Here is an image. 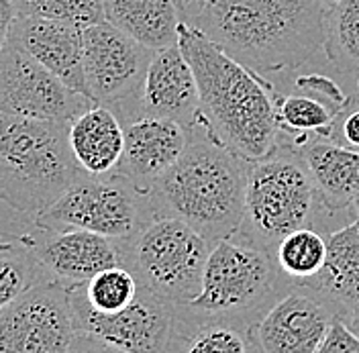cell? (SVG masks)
<instances>
[{
  "label": "cell",
  "instance_id": "e0dca14e",
  "mask_svg": "<svg viewBox=\"0 0 359 353\" xmlns=\"http://www.w3.org/2000/svg\"><path fill=\"white\" fill-rule=\"evenodd\" d=\"M11 41L69 88L88 96L84 78V27L57 19L17 17L11 29Z\"/></svg>",
  "mask_w": 359,
  "mask_h": 353
},
{
  "label": "cell",
  "instance_id": "d6a6232c",
  "mask_svg": "<svg viewBox=\"0 0 359 353\" xmlns=\"http://www.w3.org/2000/svg\"><path fill=\"white\" fill-rule=\"evenodd\" d=\"M202 2H210V0H176L178 8H184V6H190V4H202Z\"/></svg>",
  "mask_w": 359,
  "mask_h": 353
},
{
  "label": "cell",
  "instance_id": "5b68a950",
  "mask_svg": "<svg viewBox=\"0 0 359 353\" xmlns=\"http://www.w3.org/2000/svg\"><path fill=\"white\" fill-rule=\"evenodd\" d=\"M323 206L298 149L280 135L276 149L249 164L245 213L235 235L273 255L288 233L309 227Z\"/></svg>",
  "mask_w": 359,
  "mask_h": 353
},
{
  "label": "cell",
  "instance_id": "83f0119b",
  "mask_svg": "<svg viewBox=\"0 0 359 353\" xmlns=\"http://www.w3.org/2000/svg\"><path fill=\"white\" fill-rule=\"evenodd\" d=\"M316 353H359V335L351 331L341 317H337Z\"/></svg>",
  "mask_w": 359,
  "mask_h": 353
},
{
  "label": "cell",
  "instance_id": "3957f363",
  "mask_svg": "<svg viewBox=\"0 0 359 353\" xmlns=\"http://www.w3.org/2000/svg\"><path fill=\"white\" fill-rule=\"evenodd\" d=\"M180 159L151 186L156 217H176L210 243L233 237L245 213L249 161L198 121Z\"/></svg>",
  "mask_w": 359,
  "mask_h": 353
},
{
  "label": "cell",
  "instance_id": "484cf974",
  "mask_svg": "<svg viewBox=\"0 0 359 353\" xmlns=\"http://www.w3.org/2000/svg\"><path fill=\"white\" fill-rule=\"evenodd\" d=\"M78 288L90 309L100 314H114L133 302L141 284L127 265H112Z\"/></svg>",
  "mask_w": 359,
  "mask_h": 353
},
{
  "label": "cell",
  "instance_id": "4dcf8cb0",
  "mask_svg": "<svg viewBox=\"0 0 359 353\" xmlns=\"http://www.w3.org/2000/svg\"><path fill=\"white\" fill-rule=\"evenodd\" d=\"M15 19H17V13L13 8V2L11 0H0V53H2L4 45L8 44V39H11V29H13Z\"/></svg>",
  "mask_w": 359,
  "mask_h": 353
},
{
  "label": "cell",
  "instance_id": "2e32d148",
  "mask_svg": "<svg viewBox=\"0 0 359 353\" xmlns=\"http://www.w3.org/2000/svg\"><path fill=\"white\" fill-rule=\"evenodd\" d=\"M123 125L125 154L114 172L133 180L143 190H151L184 154L190 133L174 121L147 114L129 116Z\"/></svg>",
  "mask_w": 359,
  "mask_h": 353
},
{
  "label": "cell",
  "instance_id": "f1b7e54d",
  "mask_svg": "<svg viewBox=\"0 0 359 353\" xmlns=\"http://www.w3.org/2000/svg\"><path fill=\"white\" fill-rule=\"evenodd\" d=\"M333 141L359 152V92L351 96L345 111L339 114L333 133Z\"/></svg>",
  "mask_w": 359,
  "mask_h": 353
},
{
  "label": "cell",
  "instance_id": "7402d4cb",
  "mask_svg": "<svg viewBox=\"0 0 359 353\" xmlns=\"http://www.w3.org/2000/svg\"><path fill=\"white\" fill-rule=\"evenodd\" d=\"M339 74H359V0H341L325 13V47Z\"/></svg>",
  "mask_w": 359,
  "mask_h": 353
},
{
  "label": "cell",
  "instance_id": "1f68e13d",
  "mask_svg": "<svg viewBox=\"0 0 359 353\" xmlns=\"http://www.w3.org/2000/svg\"><path fill=\"white\" fill-rule=\"evenodd\" d=\"M343 321L349 325V329L353 333H358L359 335V300L351 307V309L347 310V314L343 317Z\"/></svg>",
  "mask_w": 359,
  "mask_h": 353
},
{
  "label": "cell",
  "instance_id": "8fae6325",
  "mask_svg": "<svg viewBox=\"0 0 359 353\" xmlns=\"http://www.w3.org/2000/svg\"><path fill=\"white\" fill-rule=\"evenodd\" d=\"M76 337L69 288L43 280L0 310V353H67Z\"/></svg>",
  "mask_w": 359,
  "mask_h": 353
},
{
  "label": "cell",
  "instance_id": "9c48e42d",
  "mask_svg": "<svg viewBox=\"0 0 359 353\" xmlns=\"http://www.w3.org/2000/svg\"><path fill=\"white\" fill-rule=\"evenodd\" d=\"M154 49L111 22L84 27V78L90 100L127 119L135 112Z\"/></svg>",
  "mask_w": 359,
  "mask_h": 353
},
{
  "label": "cell",
  "instance_id": "7a4b0ae2",
  "mask_svg": "<svg viewBox=\"0 0 359 353\" xmlns=\"http://www.w3.org/2000/svg\"><path fill=\"white\" fill-rule=\"evenodd\" d=\"M178 45L198 82L202 123L249 164L271 154L280 141L273 82L233 60L184 21Z\"/></svg>",
  "mask_w": 359,
  "mask_h": 353
},
{
  "label": "cell",
  "instance_id": "603a6c76",
  "mask_svg": "<svg viewBox=\"0 0 359 353\" xmlns=\"http://www.w3.org/2000/svg\"><path fill=\"white\" fill-rule=\"evenodd\" d=\"M273 260L284 278H290L298 286H304L318 276L325 265L327 237L311 227L296 229L276 245Z\"/></svg>",
  "mask_w": 359,
  "mask_h": 353
},
{
  "label": "cell",
  "instance_id": "8992f818",
  "mask_svg": "<svg viewBox=\"0 0 359 353\" xmlns=\"http://www.w3.org/2000/svg\"><path fill=\"white\" fill-rule=\"evenodd\" d=\"M123 258L141 286L174 307H190L202 292L215 243L176 217H156L133 237L121 239Z\"/></svg>",
  "mask_w": 359,
  "mask_h": 353
},
{
  "label": "cell",
  "instance_id": "4fadbf2b",
  "mask_svg": "<svg viewBox=\"0 0 359 353\" xmlns=\"http://www.w3.org/2000/svg\"><path fill=\"white\" fill-rule=\"evenodd\" d=\"M21 237L41 264L47 278L67 288L80 286L98 272L125 262L121 239L90 231H55L33 225Z\"/></svg>",
  "mask_w": 359,
  "mask_h": 353
},
{
  "label": "cell",
  "instance_id": "ac0fdd59",
  "mask_svg": "<svg viewBox=\"0 0 359 353\" xmlns=\"http://www.w3.org/2000/svg\"><path fill=\"white\" fill-rule=\"evenodd\" d=\"M327 213L351 208L359 194V152L333 139H311L296 147Z\"/></svg>",
  "mask_w": 359,
  "mask_h": 353
},
{
  "label": "cell",
  "instance_id": "ba28073f",
  "mask_svg": "<svg viewBox=\"0 0 359 353\" xmlns=\"http://www.w3.org/2000/svg\"><path fill=\"white\" fill-rule=\"evenodd\" d=\"M280 276V267L266 249L235 237L217 241L204 267L201 296L190 309L241 321L273 298Z\"/></svg>",
  "mask_w": 359,
  "mask_h": 353
},
{
  "label": "cell",
  "instance_id": "e575fe53",
  "mask_svg": "<svg viewBox=\"0 0 359 353\" xmlns=\"http://www.w3.org/2000/svg\"><path fill=\"white\" fill-rule=\"evenodd\" d=\"M351 208H353V213H355V217L359 219V194L355 197V200H353V204H351Z\"/></svg>",
  "mask_w": 359,
  "mask_h": 353
},
{
  "label": "cell",
  "instance_id": "4316f807",
  "mask_svg": "<svg viewBox=\"0 0 359 353\" xmlns=\"http://www.w3.org/2000/svg\"><path fill=\"white\" fill-rule=\"evenodd\" d=\"M17 17L57 19L80 27L104 21L102 0H11Z\"/></svg>",
  "mask_w": 359,
  "mask_h": 353
},
{
  "label": "cell",
  "instance_id": "30bf717a",
  "mask_svg": "<svg viewBox=\"0 0 359 353\" xmlns=\"http://www.w3.org/2000/svg\"><path fill=\"white\" fill-rule=\"evenodd\" d=\"M76 333L92 335L127 353H165L170 349L178 307L139 288L133 302L121 312L100 314L88 307L78 286L69 288Z\"/></svg>",
  "mask_w": 359,
  "mask_h": 353
},
{
  "label": "cell",
  "instance_id": "d590c367",
  "mask_svg": "<svg viewBox=\"0 0 359 353\" xmlns=\"http://www.w3.org/2000/svg\"><path fill=\"white\" fill-rule=\"evenodd\" d=\"M358 92H359V76H358Z\"/></svg>",
  "mask_w": 359,
  "mask_h": 353
},
{
  "label": "cell",
  "instance_id": "9a60e30c",
  "mask_svg": "<svg viewBox=\"0 0 359 353\" xmlns=\"http://www.w3.org/2000/svg\"><path fill=\"white\" fill-rule=\"evenodd\" d=\"M135 114L168 119L182 125L188 131L198 125L201 121L198 82L180 45L165 47L154 53L131 116Z\"/></svg>",
  "mask_w": 359,
  "mask_h": 353
},
{
  "label": "cell",
  "instance_id": "7c38bea8",
  "mask_svg": "<svg viewBox=\"0 0 359 353\" xmlns=\"http://www.w3.org/2000/svg\"><path fill=\"white\" fill-rule=\"evenodd\" d=\"M90 107H94V102L88 96L69 88L8 39L0 53V111L72 123Z\"/></svg>",
  "mask_w": 359,
  "mask_h": 353
},
{
  "label": "cell",
  "instance_id": "44dd1931",
  "mask_svg": "<svg viewBox=\"0 0 359 353\" xmlns=\"http://www.w3.org/2000/svg\"><path fill=\"white\" fill-rule=\"evenodd\" d=\"M104 21L141 45L159 51L178 45L180 15L176 0H102Z\"/></svg>",
  "mask_w": 359,
  "mask_h": 353
},
{
  "label": "cell",
  "instance_id": "ffe728a7",
  "mask_svg": "<svg viewBox=\"0 0 359 353\" xmlns=\"http://www.w3.org/2000/svg\"><path fill=\"white\" fill-rule=\"evenodd\" d=\"M304 286L329 300L341 319L359 300V219L327 235V260Z\"/></svg>",
  "mask_w": 359,
  "mask_h": 353
},
{
  "label": "cell",
  "instance_id": "d6986e66",
  "mask_svg": "<svg viewBox=\"0 0 359 353\" xmlns=\"http://www.w3.org/2000/svg\"><path fill=\"white\" fill-rule=\"evenodd\" d=\"M69 147L86 174H112L125 154V125L112 109L94 105L69 123Z\"/></svg>",
  "mask_w": 359,
  "mask_h": 353
},
{
  "label": "cell",
  "instance_id": "5bb4252c",
  "mask_svg": "<svg viewBox=\"0 0 359 353\" xmlns=\"http://www.w3.org/2000/svg\"><path fill=\"white\" fill-rule=\"evenodd\" d=\"M337 317L329 300L296 284L266 310L255 339L262 353H316Z\"/></svg>",
  "mask_w": 359,
  "mask_h": 353
},
{
  "label": "cell",
  "instance_id": "6da1fadb",
  "mask_svg": "<svg viewBox=\"0 0 359 353\" xmlns=\"http://www.w3.org/2000/svg\"><path fill=\"white\" fill-rule=\"evenodd\" d=\"M325 13L316 0H210L180 8L182 21L262 76L298 69L323 51Z\"/></svg>",
  "mask_w": 359,
  "mask_h": 353
},
{
  "label": "cell",
  "instance_id": "f546056e",
  "mask_svg": "<svg viewBox=\"0 0 359 353\" xmlns=\"http://www.w3.org/2000/svg\"><path fill=\"white\" fill-rule=\"evenodd\" d=\"M67 353H127L118 347H114L111 343L102 341V339H96L92 335H84V333H76L72 345H69V352Z\"/></svg>",
  "mask_w": 359,
  "mask_h": 353
},
{
  "label": "cell",
  "instance_id": "d4e9b609",
  "mask_svg": "<svg viewBox=\"0 0 359 353\" xmlns=\"http://www.w3.org/2000/svg\"><path fill=\"white\" fill-rule=\"evenodd\" d=\"M201 314L188 331L174 329L172 343H178L176 353H247L245 329L239 327V321Z\"/></svg>",
  "mask_w": 359,
  "mask_h": 353
},
{
  "label": "cell",
  "instance_id": "8d00e7d4",
  "mask_svg": "<svg viewBox=\"0 0 359 353\" xmlns=\"http://www.w3.org/2000/svg\"><path fill=\"white\" fill-rule=\"evenodd\" d=\"M0 237H2V231H0Z\"/></svg>",
  "mask_w": 359,
  "mask_h": 353
},
{
  "label": "cell",
  "instance_id": "836d02e7",
  "mask_svg": "<svg viewBox=\"0 0 359 353\" xmlns=\"http://www.w3.org/2000/svg\"><path fill=\"white\" fill-rule=\"evenodd\" d=\"M316 2H318V4H320V6H323L325 11H329V8L337 6V4H339L341 0H316Z\"/></svg>",
  "mask_w": 359,
  "mask_h": 353
},
{
  "label": "cell",
  "instance_id": "cb8c5ba5",
  "mask_svg": "<svg viewBox=\"0 0 359 353\" xmlns=\"http://www.w3.org/2000/svg\"><path fill=\"white\" fill-rule=\"evenodd\" d=\"M47 280L41 264L21 235L0 237V310L15 302L27 290Z\"/></svg>",
  "mask_w": 359,
  "mask_h": 353
},
{
  "label": "cell",
  "instance_id": "277c9868",
  "mask_svg": "<svg viewBox=\"0 0 359 353\" xmlns=\"http://www.w3.org/2000/svg\"><path fill=\"white\" fill-rule=\"evenodd\" d=\"M84 176L69 147V123L0 111V202L37 217Z\"/></svg>",
  "mask_w": 359,
  "mask_h": 353
},
{
  "label": "cell",
  "instance_id": "52a82bcc",
  "mask_svg": "<svg viewBox=\"0 0 359 353\" xmlns=\"http://www.w3.org/2000/svg\"><path fill=\"white\" fill-rule=\"evenodd\" d=\"M156 219L149 190L116 172L107 176L86 174L33 217L43 229H80L111 239H129Z\"/></svg>",
  "mask_w": 359,
  "mask_h": 353
}]
</instances>
